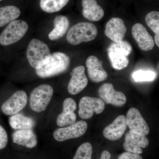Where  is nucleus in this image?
<instances>
[{
  "label": "nucleus",
  "instance_id": "f257e3e1",
  "mask_svg": "<svg viewBox=\"0 0 159 159\" xmlns=\"http://www.w3.org/2000/svg\"><path fill=\"white\" fill-rule=\"evenodd\" d=\"M70 63V59L68 55L62 52H55L51 54L43 66L35 70V72L41 78L53 77L66 70Z\"/></svg>",
  "mask_w": 159,
  "mask_h": 159
},
{
  "label": "nucleus",
  "instance_id": "f03ea898",
  "mask_svg": "<svg viewBox=\"0 0 159 159\" xmlns=\"http://www.w3.org/2000/svg\"><path fill=\"white\" fill-rule=\"evenodd\" d=\"M51 54L47 44L39 39H34L28 45L27 59L31 66L35 70L43 66L48 60Z\"/></svg>",
  "mask_w": 159,
  "mask_h": 159
},
{
  "label": "nucleus",
  "instance_id": "7ed1b4c3",
  "mask_svg": "<svg viewBox=\"0 0 159 159\" xmlns=\"http://www.w3.org/2000/svg\"><path fill=\"white\" fill-rule=\"evenodd\" d=\"M98 34L97 27L92 23L80 22L72 26L66 35L69 43L77 45L82 42H88L96 38Z\"/></svg>",
  "mask_w": 159,
  "mask_h": 159
},
{
  "label": "nucleus",
  "instance_id": "20e7f679",
  "mask_svg": "<svg viewBox=\"0 0 159 159\" xmlns=\"http://www.w3.org/2000/svg\"><path fill=\"white\" fill-rule=\"evenodd\" d=\"M107 51L109 58L113 68L121 70L128 66L127 56L132 51L131 46L128 42L122 40L120 42L112 43Z\"/></svg>",
  "mask_w": 159,
  "mask_h": 159
},
{
  "label": "nucleus",
  "instance_id": "39448f33",
  "mask_svg": "<svg viewBox=\"0 0 159 159\" xmlns=\"http://www.w3.org/2000/svg\"><path fill=\"white\" fill-rule=\"evenodd\" d=\"M29 29L28 24L22 20H15L9 23L0 35V44H12L21 39Z\"/></svg>",
  "mask_w": 159,
  "mask_h": 159
},
{
  "label": "nucleus",
  "instance_id": "423d86ee",
  "mask_svg": "<svg viewBox=\"0 0 159 159\" xmlns=\"http://www.w3.org/2000/svg\"><path fill=\"white\" fill-rule=\"evenodd\" d=\"M54 93L53 88L49 84L39 86L31 92L30 96V106L31 109L36 112L45 110Z\"/></svg>",
  "mask_w": 159,
  "mask_h": 159
},
{
  "label": "nucleus",
  "instance_id": "0eeeda50",
  "mask_svg": "<svg viewBox=\"0 0 159 159\" xmlns=\"http://www.w3.org/2000/svg\"><path fill=\"white\" fill-rule=\"evenodd\" d=\"M87 129V123L85 121H80L69 126L57 129L53 133V137L57 142H64L82 136Z\"/></svg>",
  "mask_w": 159,
  "mask_h": 159
},
{
  "label": "nucleus",
  "instance_id": "6e6552de",
  "mask_svg": "<svg viewBox=\"0 0 159 159\" xmlns=\"http://www.w3.org/2000/svg\"><path fill=\"white\" fill-rule=\"evenodd\" d=\"M79 116L83 119H90L94 113L97 114L101 113L104 108L105 104L101 99L89 97H82L80 101Z\"/></svg>",
  "mask_w": 159,
  "mask_h": 159
},
{
  "label": "nucleus",
  "instance_id": "1a4fd4ad",
  "mask_svg": "<svg viewBox=\"0 0 159 159\" xmlns=\"http://www.w3.org/2000/svg\"><path fill=\"white\" fill-rule=\"evenodd\" d=\"M126 123L129 131L146 136L149 133V128L139 110L134 107L129 109L126 114Z\"/></svg>",
  "mask_w": 159,
  "mask_h": 159
},
{
  "label": "nucleus",
  "instance_id": "9d476101",
  "mask_svg": "<svg viewBox=\"0 0 159 159\" xmlns=\"http://www.w3.org/2000/svg\"><path fill=\"white\" fill-rule=\"evenodd\" d=\"M28 96L25 91H16L2 105V110L7 116H12L25 107Z\"/></svg>",
  "mask_w": 159,
  "mask_h": 159
},
{
  "label": "nucleus",
  "instance_id": "9b49d317",
  "mask_svg": "<svg viewBox=\"0 0 159 159\" xmlns=\"http://www.w3.org/2000/svg\"><path fill=\"white\" fill-rule=\"evenodd\" d=\"M98 94L103 102L116 106L124 105L127 100L125 94L116 91L111 83H105L101 85L98 90Z\"/></svg>",
  "mask_w": 159,
  "mask_h": 159
},
{
  "label": "nucleus",
  "instance_id": "f8f14e48",
  "mask_svg": "<svg viewBox=\"0 0 159 159\" xmlns=\"http://www.w3.org/2000/svg\"><path fill=\"white\" fill-rule=\"evenodd\" d=\"M77 107V104L74 99L71 98L66 99L63 103L62 112L57 117V125L59 127H66L75 123L77 116L74 111Z\"/></svg>",
  "mask_w": 159,
  "mask_h": 159
},
{
  "label": "nucleus",
  "instance_id": "ddd939ff",
  "mask_svg": "<svg viewBox=\"0 0 159 159\" xmlns=\"http://www.w3.org/2000/svg\"><path fill=\"white\" fill-rule=\"evenodd\" d=\"M71 78L68 85V91L71 95H77L81 92L88 84L85 74V68L83 66L76 67L71 73Z\"/></svg>",
  "mask_w": 159,
  "mask_h": 159
},
{
  "label": "nucleus",
  "instance_id": "4468645a",
  "mask_svg": "<svg viewBox=\"0 0 159 159\" xmlns=\"http://www.w3.org/2000/svg\"><path fill=\"white\" fill-rule=\"evenodd\" d=\"M148 144L146 136L129 131L125 134L123 147L126 152L141 154L143 152L142 148H146Z\"/></svg>",
  "mask_w": 159,
  "mask_h": 159
},
{
  "label": "nucleus",
  "instance_id": "2eb2a0df",
  "mask_svg": "<svg viewBox=\"0 0 159 159\" xmlns=\"http://www.w3.org/2000/svg\"><path fill=\"white\" fill-rule=\"evenodd\" d=\"M126 32V28L124 21L119 18H112L106 25V36L115 43L122 41Z\"/></svg>",
  "mask_w": 159,
  "mask_h": 159
},
{
  "label": "nucleus",
  "instance_id": "dca6fc26",
  "mask_svg": "<svg viewBox=\"0 0 159 159\" xmlns=\"http://www.w3.org/2000/svg\"><path fill=\"white\" fill-rule=\"evenodd\" d=\"M132 34L142 51H149L153 49L155 44L153 38L142 24H135L132 28Z\"/></svg>",
  "mask_w": 159,
  "mask_h": 159
},
{
  "label": "nucleus",
  "instance_id": "f3484780",
  "mask_svg": "<svg viewBox=\"0 0 159 159\" xmlns=\"http://www.w3.org/2000/svg\"><path fill=\"white\" fill-rule=\"evenodd\" d=\"M126 127V117L123 115H121L104 128L103 136L110 141H117L122 138Z\"/></svg>",
  "mask_w": 159,
  "mask_h": 159
},
{
  "label": "nucleus",
  "instance_id": "a211bd4d",
  "mask_svg": "<svg viewBox=\"0 0 159 159\" xmlns=\"http://www.w3.org/2000/svg\"><path fill=\"white\" fill-rule=\"evenodd\" d=\"M88 74L91 81L99 83L107 78L106 71L102 67V63L96 56H89L86 61Z\"/></svg>",
  "mask_w": 159,
  "mask_h": 159
},
{
  "label": "nucleus",
  "instance_id": "6ab92c4d",
  "mask_svg": "<svg viewBox=\"0 0 159 159\" xmlns=\"http://www.w3.org/2000/svg\"><path fill=\"white\" fill-rule=\"evenodd\" d=\"M12 139L13 143L29 148H34L38 144L37 136L31 129L16 130L12 134Z\"/></svg>",
  "mask_w": 159,
  "mask_h": 159
},
{
  "label": "nucleus",
  "instance_id": "aec40b11",
  "mask_svg": "<svg viewBox=\"0 0 159 159\" xmlns=\"http://www.w3.org/2000/svg\"><path fill=\"white\" fill-rule=\"evenodd\" d=\"M82 14L84 18L92 21H98L104 16V12L96 0H82Z\"/></svg>",
  "mask_w": 159,
  "mask_h": 159
},
{
  "label": "nucleus",
  "instance_id": "412c9836",
  "mask_svg": "<svg viewBox=\"0 0 159 159\" xmlns=\"http://www.w3.org/2000/svg\"><path fill=\"white\" fill-rule=\"evenodd\" d=\"M69 20L66 16H57L54 20V28L49 33L48 37L51 40H55L62 37L67 31Z\"/></svg>",
  "mask_w": 159,
  "mask_h": 159
},
{
  "label": "nucleus",
  "instance_id": "4be33fe9",
  "mask_svg": "<svg viewBox=\"0 0 159 159\" xmlns=\"http://www.w3.org/2000/svg\"><path fill=\"white\" fill-rule=\"evenodd\" d=\"M9 123L11 128L15 130L30 129L33 128L35 124L32 118L18 113L9 118Z\"/></svg>",
  "mask_w": 159,
  "mask_h": 159
},
{
  "label": "nucleus",
  "instance_id": "5701e85b",
  "mask_svg": "<svg viewBox=\"0 0 159 159\" xmlns=\"http://www.w3.org/2000/svg\"><path fill=\"white\" fill-rule=\"evenodd\" d=\"M20 11L14 6H4L0 8V28L9 24L19 17Z\"/></svg>",
  "mask_w": 159,
  "mask_h": 159
},
{
  "label": "nucleus",
  "instance_id": "b1692460",
  "mask_svg": "<svg viewBox=\"0 0 159 159\" xmlns=\"http://www.w3.org/2000/svg\"><path fill=\"white\" fill-rule=\"evenodd\" d=\"M70 0H40L42 10L48 13H54L60 11L68 4Z\"/></svg>",
  "mask_w": 159,
  "mask_h": 159
},
{
  "label": "nucleus",
  "instance_id": "393cba45",
  "mask_svg": "<svg viewBox=\"0 0 159 159\" xmlns=\"http://www.w3.org/2000/svg\"><path fill=\"white\" fill-rule=\"evenodd\" d=\"M145 20L147 26L155 34V41L159 48V11L149 12L146 16Z\"/></svg>",
  "mask_w": 159,
  "mask_h": 159
},
{
  "label": "nucleus",
  "instance_id": "a878e982",
  "mask_svg": "<svg viewBox=\"0 0 159 159\" xmlns=\"http://www.w3.org/2000/svg\"><path fill=\"white\" fill-rule=\"evenodd\" d=\"M93 146L89 142H85L77 148L73 159H92Z\"/></svg>",
  "mask_w": 159,
  "mask_h": 159
},
{
  "label": "nucleus",
  "instance_id": "bb28decb",
  "mask_svg": "<svg viewBox=\"0 0 159 159\" xmlns=\"http://www.w3.org/2000/svg\"><path fill=\"white\" fill-rule=\"evenodd\" d=\"M156 74L149 70H139L135 71L132 74V77L136 82L152 81L155 79Z\"/></svg>",
  "mask_w": 159,
  "mask_h": 159
},
{
  "label": "nucleus",
  "instance_id": "cd10ccee",
  "mask_svg": "<svg viewBox=\"0 0 159 159\" xmlns=\"http://www.w3.org/2000/svg\"><path fill=\"white\" fill-rule=\"evenodd\" d=\"M8 142V134L6 129L0 125V149L6 147Z\"/></svg>",
  "mask_w": 159,
  "mask_h": 159
},
{
  "label": "nucleus",
  "instance_id": "c85d7f7f",
  "mask_svg": "<svg viewBox=\"0 0 159 159\" xmlns=\"http://www.w3.org/2000/svg\"><path fill=\"white\" fill-rule=\"evenodd\" d=\"M118 159H143L140 154L132 152H123L120 154Z\"/></svg>",
  "mask_w": 159,
  "mask_h": 159
},
{
  "label": "nucleus",
  "instance_id": "c756f323",
  "mask_svg": "<svg viewBox=\"0 0 159 159\" xmlns=\"http://www.w3.org/2000/svg\"><path fill=\"white\" fill-rule=\"evenodd\" d=\"M111 154L107 150H104L102 152L100 159H111Z\"/></svg>",
  "mask_w": 159,
  "mask_h": 159
},
{
  "label": "nucleus",
  "instance_id": "7c9ffc66",
  "mask_svg": "<svg viewBox=\"0 0 159 159\" xmlns=\"http://www.w3.org/2000/svg\"><path fill=\"white\" fill-rule=\"evenodd\" d=\"M2 1V0H0V1Z\"/></svg>",
  "mask_w": 159,
  "mask_h": 159
}]
</instances>
